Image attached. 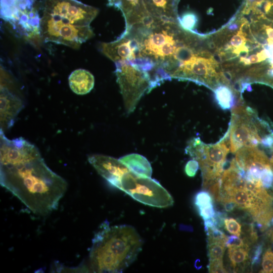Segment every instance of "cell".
<instances>
[{"label":"cell","instance_id":"cell-26","mask_svg":"<svg viewBox=\"0 0 273 273\" xmlns=\"http://www.w3.org/2000/svg\"><path fill=\"white\" fill-rule=\"evenodd\" d=\"M249 245L245 242L243 239L235 235H231L228 237L226 243V247H242Z\"/></svg>","mask_w":273,"mask_h":273},{"label":"cell","instance_id":"cell-23","mask_svg":"<svg viewBox=\"0 0 273 273\" xmlns=\"http://www.w3.org/2000/svg\"><path fill=\"white\" fill-rule=\"evenodd\" d=\"M262 270L261 272H273V251L268 248L264 252L262 260Z\"/></svg>","mask_w":273,"mask_h":273},{"label":"cell","instance_id":"cell-27","mask_svg":"<svg viewBox=\"0 0 273 273\" xmlns=\"http://www.w3.org/2000/svg\"><path fill=\"white\" fill-rule=\"evenodd\" d=\"M197 210L199 214L204 220L213 217L215 213L213 204L198 208Z\"/></svg>","mask_w":273,"mask_h":273},{"label":"cell","instance_id":"cell-5","mask_svg":"<svg viewBox=\"0 0 273 273\" xmlns=\"http://www.w3.org/2000/svg\"><path fill=\"white\" fill-rule=\"evenodd\" d=\"M251 108L241 104L233 107L228 129L230 149L235 153L244 147H258L263 136L271 130Z\"/></svg>","mask_w":273,"mask_h":273},{"label":"cell","instance_id":"cell-13","mask_svg":"<svg viewBox=\"0 0 273 273\" xmlns=\"http://www.w3.org/2000/svg\"><path fill=\"white\" fill-rule=\"evenodd\" d=\"M68 82L70 89L77 95H83L89 93L93 88L95 78L88 71L78 69L69 75Z\"/></svg>","mask_w":273,"mask_h":273},{"label":"cell","instance_id":"cell-21","mask_svg":"<svg viewBox=\"0 0 273 273\" xmlns=\"http://www.w3.org/2000/svg\"><path fill=\"white\" fill-rule=\"evenodd\" d=\"M244 24L245 22L242 23L240 29L237 32V34L232 37L230 41V44H228V46L226 47L227 49H233V50H234L241 48L245 46L246 38L245 37V34L243 32L242 30Z\"/></svg>","mask_w":273,"mask_h":273},{"label":"cell","instance_id":"cell-28","mask_svg":"<svg viewBox=\"0 0 273 273\" xmlns=\"http://www.w3.org/2000/svg\"><path fill=\"white\" fill-rule=\"evenodd\" d=\"M199 167V163L197 160L194 159L190 160L185 166V172L189 176L193 177L196 174Z\"/></svg>","mask_w":273,"mask_h":273},{"label":"cell","instance_id":"cell-18","mask_svg":"<svg viewBox=\"0 0 273 273\" xmlns=\"http://www.w3.org/2000/svg\"><path fill=\"white\" fill-rule=\"evenodd\" d=\"M179 25L184 29L192 31L198 22V17L193 12L187 11L178 18Z\"/></svg>","mask_w":273,"mask_h":273},{"label":"cell","instance_id":"cell-11","mask_svg":"<svg viewBox=\"0 0 273 273\" xmlns=\"http://www.w3.org/2000/svg\"><path fill=\"white\" fill-rule=\"evenodd\" d=\"M22 100L3 84H1V129L4 131L14 124L23 108Z\"/></svg>","mask_w":273,"mask_h":273},{"label":"cell","instance_id":"cell-1","mask_svg":"<svg viewBox=\"0 0 273 273\" xmlns=\"http://www.w3.org/2000/svg\"><path fill=\"white\" fill-rule=\"evenodd\" d=\"M0 129V183L33 213L56 210L66 181L46 164L38 148L22 137L7 138Z\"/></svg>","mask_w":273,"mask_h":273},{"label":"cell","instance_id":"cell-24","mask_svg":"<svg viewBox=\"0 0 273 273\" xmlns=\"http://www.w3.org/2000/svg\"><path fill=\"white\" fill-rule=\"evenodd\" d=\"M224 227L230 234L238 237L241 236L242 225L236 219L232 217L225 218Z\"/></svg>","mask_w":273,"mask_h":273},{"label":"cell","instance_id":"cell-10","mask_svg":"<svg viewBox=\"0 0 273 273\" xmlns=\"http://www.w3.org/2000/svg\"><path fill=\"white\" fill-rule=\"evenodd\" d=\"M109 6L120 10L125 21L124 31L133 26L143 23L151 16L147 12L143 0H108Z\"/></svg>","mask_w":273,"mask_h":273},{"label":"cell","instance_id":"cell-20","mask_svg":"<svg viewBox=\"0 0 273 273\" xmlns=\"http://www.w3.org/2000/svg\"><path fill=\"white\" fill-rule=\"evenodd\" d=\"M242 234L244 237L243 239L250 246L257 240L258 235L255 229V225L253 222L245 223L243 225Z\"/></svg>","mask_w":273,"mask_h":273},{"label":"cell","instance_id":"cell-6","mask_svg":"<svg viewBox=\"0 0 273 273\" xmlns=\"http://www.w3.org/2000/svg\"><path fill=\"white\" fill-rule=\"evenodd\" d=\"M117 82L122 96L125 110L132 112L142 96L156 87L147 71L131 62L115 63Z\"/></svg>","mask_w":273,"mask_h":273},{"label":"cell","instance_id":"cell-19","mask_svg":"<svg viewBox=\"0 0 273 273\" xmlns=\"http://www.w3.org/2000/svg\"><path fill=\"white\" fill-rule=\"evenodd\" d=\"M194 202L197 209L213 204V197L206 191H201L196 194Z\"/></svg>","mask_w":273,"mask_h":273},{"label":"cell","instance_id":"cell-12","mask_svg":"<svg viewBox=\"0 0 273 273\" xmlns=\"http://www.w3.org/2000/svg\"><path fill=\"white\" fill-rule=\"evenodd\" d=\"M180 0H143L149 15L164 21L178 22L177 7Z\"/></svg>","mask_w":273,"mask_h":273},{"label":"cell","instance_id":"cell-29","mask_svg":"<svg viewBox=\"0 0 273 273\" xmlns=\"http://www.w3.org/2000/svg\"><path fill=\"white\" fill-rule=\"evenodd\" d=\"M263 251V245L262 244H257L254 248L253 255L251 259V266L257 264L260 260V257Z\"/></svg>","mask_w":273,"mask_h":273},{"label":"cell","instance_id":"cell-9","mask_svg":"<svg viewBox=\"0 0 273 273\" xmlns=\"http://www.w3.org/2000/svg\"><path fill=\"white\" fill-rule=\"evenodd\" d=\"M88 161L99 174L118 189L122 176L130 171L119 159L109 156L93 154Z\"/></svg>","mask_w":273,"mask_h":273},{"label":"cell","instance_id":"cell-33","mask_svg":"<svg viewBox=\"0 0 273 273\" xmlns=\"http://www.w3.org/2000/svg\"><path fill=\"white\" fill-rule=\"evenodd\" d=\"M239 28V24L237 23H234L230 24L228 27V30L230 31H235Z\"/></svg>","mask_w":273,"mask_h":273},{"label":"cell","instance_id":"cell-25","mask_svg":"<svg viewBox=\"0 0 273 273\" xmlns=\"http://www.w3.org/2000/svg\"><path fill=\"white\" fill-rule=\"evenodd\" d=\"M209 272H227L226 269L223 265L222 260H214L209 261L207 265Z\"/></svg>","mask_w":273,"mask_h":273},{"label":"cell","instance_id":"cell-14","mask_svg":"<svg viewBox=\"0 0 273 273\" xmlns=\"http://www.w3.org/2000/svg\"><path fill=\"white\" fill-rule=\"evenodd\" d=\"M119 160L132 172L138 175L151 177L152 169L148 160L138 154H130Z\"/></svg>","mask_w":273,"mask_h":273},{"label":"cell","instance_id":"cell-3","mask_svg":"<svg viewBox=\"0 0 273 273\" xmlns=\"http://www.w3.org/2000/svg\"><path fill=\"white\" fill-rule=\"evenodd\" d=\"M143 240L132 226H110L106 220L92 240L89 264L94 272H121L136 259Z\"/></svg>","mask_w":273,"mask_h":273},{"label":"cell","instance_id":"cell-22","mask_svg":"<svg viewBox=\"0 0 273 273\" xmlns=\"http://www.w3.org/2000/svg\"><path fill=\"white\" fill-rule=\"evenodd\" d=\"M207 235V242L210 243L215 241H222L226 243L228 236L217 227L208 229L206 232Z\"/></svg>","mask_w":273,"mask_h":273},{"label":"cell","instance_id":"cell-30","mask_svg":"<svg viewBox=\"0 0 273 273\" xmlns=\"http://www.w3.org/2000/svg\"><path fill=\"white\" fill-rule=\"evenodd\" d=\"M227 216L225 212L216 211L213 217L215 219L216 227L218 229L222 228L224 226V219Z\"/></svg>","mask_w":273,"mask_h":273},{"label":"cell","instance_id":"cell-2","mask_svg":"<svg viewBox=\"0 0 273 273\" xmlns=\"http://www.w3.org/2000/svg\"><path fill=\"white\" fill-rule=\"evenodd\" d=\"M99 12L77 0H44L40 36L46 42L77 49L95 35L90 24Z\"/></svg>","mask_w":273,"mask_h":273},{"label":"cell","instance_id":"cell-31","mask_svg":"<svg viewBox=\"0 0 273 273\" xmlns=\"http://www.w3.org/2000/svg\"><path fill=\"white\" fill-rule=\"evenodd\" d=\"M225 211L230 212L237 208L236 203L231 200H227L221 203Z\"/></svg>","mask_w":273,"mask_h":273},{"label":"cell","instance_id":"cell-16","mask_svg":"<svg viewBox=\"0 0 273 273\" xmlns=\"http://www.w3.org/2000/svg\"><path fill=\"white\" fill-rule=\"evenodd\" d=\"M250 246L228 248V254L230 266L234 272L244 270L249 258Z\"/></svg>","mask_w":273,"mask_h":273},{"label":"cell","instance_id":"cell-7","mask_svg":"<svg viewBox=\"0 0 273 273\" xmlns=\"http://www.w3.org/2000/svg\"><path fill=\"white\" fill-rule=\"evenodd\" d=\"M118 189L137 201L150 206L165 208L173 204L172 196L158 181L131 171L122 176Z\"/></svg>","mask_w":273,"mask_h":273},{"label":"cell","instance_id":"cell-8","mask_svg":"<svg viewBox=\"0 0 273 273\" xmlns=\"http://www.w3.org/2000/svg\"><path fill=\"white\" fill-rule=\"evenodd\" d=\"M100 50L114 63L133 62L138 58L139 54L135 40L128 33H124L114 41L101 43Z\"/></svg>","mask_w":273,"mask_h":273},{"label":"cell","instance_id":"cell-4","mask_svg":"<svg viewBox=\"0 0 273 273\" xmlns=\"http://www.w3.org/2000/svg\"><path fill=\"white\" fill-rule=\"evenodd\" d=\"M230 150L228 130L218 142L213 144H206L199 138H194L189 142L185 152L198 162L204 188L208 189L220 181L226 156Z\"/></svg>","mask_w":273,"mask_h":273},{"label":"cell","instance_id":"cell-15","mask_svg":"<svg viewBox=\"0 0 273 273\" xmlns=\"http://www.w3.org/2000/svg\"><path fill=\"white\" fill-rule=\"evenodd\" d=\"M214 99L218 106L223 110L233 108L236 103L234 90L228 85L218 84L213 89Z\"/></svg>","mask_w":273,"mask_h":273},{"label":"cell","instance_id":"cell-32","mask_svg":"<svg viewBox=\"0 0 273 273\" xmlns=\"http://www.w3.org/2000/svg\"><path fill=\"white\" fill-rule=\"evenodd\" d=\"M267 152L270 155L269 158L271 166L273 169V144L267 149Z\"/></svg>","mask_w":273,"mask_h":273},{"label":"cell","instance_id":"cell-17","mask_svg":"<svg viewBox=\"0 0 273 273\" xmlns=\"http://www.w3.org/2000/svg\"><path fill=\"white\" fill-rule=\"evenodd\" d=\"M207 248L209 261L222 260L226 248V243L222 241L207 243Z\"/></svg>","mask_w":273,"mask_h":273}]
</instances>
